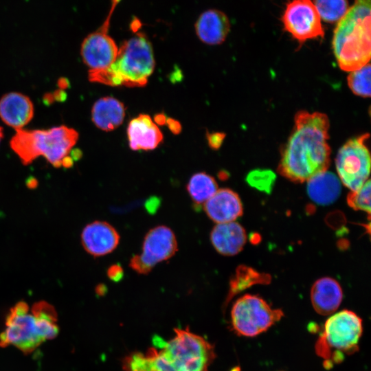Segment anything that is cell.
Returning a JSON list of instances; mask_svg holds the SVG:
<instances>
[{
    "label": "cell",
    "mask_w": 371,
    "mask_h": 371,
    "mask_svg": "<svg viewBox=\"0 0 371 371\" xmlns=\"http://www.w3.org/2000/svg\"><path fill=\"white\" fill-rule=\"evenodd\" d=\"M329 122L321 113L298 112L293 131L282 150L279 172L295 182H304L327 170L330 149Z\"/></svg>",
    "instance_id": "cell-1"
},
{
    "label": "cell",
    "mask_w": 371,
    "mask_h": 371,
    "mask_svg": "<svg viewBox=\"0 0 371 371\" xmlns=\"http://www.w3.org/2000/svg\"><path fill=\"white\" fill-rule=\"evenodd\" d=\"M370 0H355L335 29L333 49L342 70L352 71L370 62Z\"/></svg>",
    "instance_id": "cell-2"
},
{
    "label": "cell",
    "mask_w": 371,
    "mask_h": 371,
    "mask_svg": "<svg viewBox=\"0 0 371 371\" xmlns=\"http://www.w3.org/2000/svg\"><path fill=\"white\" fill-rule=\"evenodd\" d=\"M175 332L162 349L144 355L145 371H208L216 357L214 346L188 328Z\"/></svg>",
    "instance_id": "cell-3"
},
{
    "label": "cell",
    "mask_w": 371,
    "mask_h": 371,
    "mask_svg": "<svg viewBox=\"0 0 371 371\" xmlns=\"http://www.w3.org/2000/svg\"><path fill=\"white\" fill-rule=\"evenodd\" d=\"M150 42L142 32L124 41L115 61L107 68L89 70L91 82L111 86L143 87L155 69Z\"/></svg>",
    "instance_id": "cell-4"
},
{
    "label": "cell",
    "mask_w": 371,
    "mask_h": 371,
    "mask_svg": "<svg viewBox=\"0 0 371 371\" xmlns=\"http://www.w3.org/2000/svg\"><path fill=\"white\" fill-rule=\"evenodd\" d=\"M78 139V132L66 126L47 130L21 128L16 130L10 145L25 165L42 156L55 168H60Z\"/></svg>",
    "instance_id": "cell-5"
},
{
    "label": "cell",
    "mask_w": 371,
    "mask_h": 371,
    "mask_svg": "<svg viewBox=\"0 0 371 371\" xmlns=\"http://www.w3.org/2000/svg\"><path fill=\"white\" fill-rule=\"evenodd\" d=\"M363 333L362 319L354 312L343 310L330 316L315 344V351L326 366L330 362L339 363L344 355L359 350Z\"/></svg>",
    "instance_id": "cell-6"
},
{
    "label": "cell",
    "mask_w": 371,
    "mask_h": 371,
    "mask_svg": "<svg viewBox=\"0 0 371 371\" xmlns=\"http://www.w3.org/2000/svg\"><path fill=\"white\" fill-rule=\"evenodd\" d=\"M280 309L273 308L262 298L244 295L234 304L231 322L234 331L240 336L252 337L267 330L283 316Z\"/></svg>",
    "instance_id": "cell-7"
},
{
    "label": "cell",
    "mask_w": 371,
    "mask_h": 371,
    "mask_svg": "<svg viewBox=\"0 0 371 371\" xmlns=\"http://www.w3.org/2000/svg\"><path fill=\"white\" fill-rule=\"evenodd\" d=\"M45 341L37 317L28 304L24 302L15 304L10 310L5 328L0 334V346L12 345L29 354Z\"/></svg>",
    "instance_id": "cell-8"
},
{
    "label": "cell",
    "mask_w": 371,
    "mask_h": 371,
    "mask_svg": "<svg viewBox=\"0 0 371 371\" xmlns=\"http://www.w3.org/2000/svg\"><path fill=\"white\" fill-rule=\"evenodd\" d=\"M368 137L367 133L348 140L336 157L339 180L351 191L359 189L369 179L370 155L366 144Z\"/></svg>",
    "instance_id": "cell-9"
},
{
    "label": "cell",
    "mask_w": 371,
    "mask_h": 371,
    "mask_svg": "<svg viewBox=\"0 0 371 371\" xmlns=\"http://www.w3.org/2000/svg\"><path fill=\"white\" fill-rule=\"evenodd\" d=\"M282 21L284 30L302 43L324 37L320 16L311 0H292L286 7Z\"/></svg>",
    "instance_id": "cell-10"
},
{
    "label": "cell",
    "mask_w": 371,
    "mask_h": 371,
    "mask_svg": "<svg viewBox=\"0 0 371 371\" xmlns=\"http://www.w3.org/2000/svg\"><path fill=\"white\" fill-rule=\"evenodd\" d=\"M112 12L110 11L102 25L89 34L82 43L80 54L89 70L106 69L116 59L118 48L114 40L108 34Z\"/></svg>",
    "instance_id": "cell-11"
},
{
    "label": "cell",
    "mask_w": 371,
    "mask_h": 371,
    "mask_svg": "<svg viewBox=\"0 0 371 371\" xmlns=\"http://www.w3.org/2000/svg\"><path fill=\"white\" fill-rule=\"evenodd\" d=\"M177 251V242L172 230L164 225L157 226L145 236L142 252L138 256L147 270L172 257Z\"/></svg>",
    "instance_id": "cell-12"
},
{
    "label": "cell",
    "mask_w": 371,
    "mask_h": 371,
    "mask_svg": "<svg viewBox=\"0 0 371 371\" xmlns=\"http://www.w3.org/2000/svg\"><path fill=\"white\" fill-rule=\"evenodd\" d=\"M120 235L109 223L94 221L87 225L81 234V243L87 252L98 257L112 252L118 245Z\"/></svg>",
    "instance_id": "cell-13"
},
{
    "label": "cell",
    "mask_w": 371,
    "mask_h": 371,
    "mask_svg": "<svg viewBox=\"0 0 371 371\" xmlns=\"http://www.w3.org/2000/svg\"><path fill=\"white\" fill-rule=\"evenodd\" d=\"M207 216L216 223L234 221L243 214V205L238 195L228 188L218 190L204 203Z\"/></svg>",
    "instance_id": "cell-14"
},
{
    "label": "cell",
    "mask_w": 371,
    "mask_h": 371,
    "mask_svg": "<svg viewBox=\"0 0 371 371\" xmlns=\"http://www.w3.org/2000/svg\"><path fill=\"white\" fill-rule=\"evenodd\" d=\"M34 116V105L26 95L17 92H10L0 100V117L7 125L21 129Z\"/></svg>",
    "instance_id": "cell-15"
},
{
    "label": "cell",
    "mask_w": 371,
    "mask_h": 371,
    "mask_svg": "<svg viewBox=\"0 0 371 371\" xmlns=\"http://www.w3.org/2000/svg\"><path fill=\"white\" fill-rule=\"evenodd\" d=\"M130 148L133 150H149L156 148L163 140V134L146 114L131 120L127 128Z\"/></svg>",
    "instance_id": "cell-16"
},
{
    "label": "cell",
    "mask_w": 371,
    "mask_h": 371,
    "mask_svg": "<svg viewBox=\"0 0 371 371\" xmlns=\"http://www.w3.org/2000/svg\"><path fill=\"white\" fill-rule=\"evenodd\" d=\"M230 30L228 17L223 12L212 9L203 12L195 23L199 38L208 45H218L226 38Z\"/></svg>",
    "instance_id": "cell-17"
},
{
    "label": "cell",
    "mask_w": 371,
    "mask_h": 371,
    "mask_svg": "<svg viewBox=\"0 0 371 371\" xmlns=\"http://www.w3.org/2000/svg\"><path fill=\"white\" fill-rule=\"evenodd\" d=\"M210 240L219 254L234 256L243 249L247 240V235L242 225L232 221L217 223L211 232Z\"/></svg>",
    "instance_id": "cell-18"
},
{
    "label": "cell",
    "mask_w": 371,
    "mask_h": 371,
    "mask_svg": "<svg viewBox=\"0 0 371 371\" xmlns=\"http://www.w3.org/2000/svg\"><path fill=\"white\" fill-rule=\"evenodd\" d=\"M343 298L341 286L333 278L325 277L317 280L311 291V300L315 311L328 315L339 306Z\"/></svg>",
    "instance_id": "cell-19"
},
{
    "label": "cell",
    "mask_w": 371,
    "mask_h": 371,
    "mask_svg": "<svg viewBox=\"0 0 371 371\" xmlns=\"http://www.w3.org/2000/svg\"><path fill=\"white\" fill-rule=\"evenodd\" d=\"M307 194L309 198L320 205L335 202L341 193V181L333 172H319L307 180Z\"/></svg>",
    "instance_id": "cell-20"
},
{
    "label": "cell",
    "mask_w": 371,
    "mask_h": 371,
    "mask_svg": "<svg viewBox=\"0 0 371 371\" xmlns=\"http://www.w3.org/2000/svg\"><path fill=\"white\" fill-rule=\"evenodd\" d=\"M125 106L113 97H104L97 100L91 109V120L100 129L111 131L122 123Z\"/></svg>",
    "instance_id": "cell-21"
},
{
    "label": "cell",
    "mask_w": 371,
    "mask_h": 371,
    "mask_svg": "<svg viewBox=\"0 0 371 371\" xmlns=\"http://www.w3.org/2000/svg\"><path fill=\"white\" fill-rule=\"evenodd\" d=\"M186 188L196 205L204 204L218 190V185L214 178L205 172L193 175Z\"/></svg>",
    "instance_id": "cell-22"
},
{
    "label": "cell",
    "mask_w": 371,
    "mask_h": 371,
    "mask_svg": "<svg viewBox=\"0 0 371 371\" xmlns=\"http://www.w3.org/2000/svg\"><path fill=\"white\" fill-rule=\"evenodd\" d=\"M270 280L267 274L260 273L251 268L239 267L229 284V291L226 302L237 293L256 284H266Z\"/></svg>",
    "instance_id": "cell-23"
},
{
    "label": "cell",
    "mask_w": 371,
    "mask_h": 371,
    "mask_svg": "<svg viewBox=\"0 0 371 371\" xmlns=\"http://www.w3.org/2000/svg\"><path fill=\"white\" fill-rule=\"evenodd\" d=\"M313 4L320 16L325 22L339 21L347 12V0H313Z\"/></svg>",
    "instance_id": "cell-24"
},
{
    "label": "cell",
    "mask_w": 371,
    "mask_h": 371,
    "mask_svg": "<svg viewBox=\"0 0 371 371\" xmlns=\"http://www.w3.org/2000/svg\"><path fill=\"white\" fill-rule=\"evenodd\" d=\"M370 63L350 71L348 83L352 92L361 97L370 96Z\"/></svg>",
    "instance_id": "cell-25"
},
{
    "label": "cell",
    "mask_w": 371,
    "mask_h": 371,
    "mask_svg": "<svg viewBox=\"0 0 371 371\" xmlns=\"http://www.w3.org/2000/svg\"><path fill=\"white\" fill-rule=\"evenodd\" d=\"M276 175L267 169H256L251 171L246 177L247 183L261 192L270 194L272 191Z\"/></svg>",
    "instance_id": "cell-26"
},
{
    "label": "cell",
    "mask_w": 371,
    "mask_h": 371,
    "mask_svg": "<svg viewBox=\"0 0 371 371\" xmlns=\"http://www.w3.org/2000/svg\"><path fill=\"white\" fill-rule=\"evenodd\" d=\"M370 181L368 179L359 189L351 191L347 198L350 207L355 210L370 212Z\"/></svg>",
    "instance_id": "cell-27"
},
{
    "label": "cell",
    "mask_w": 371,
    "mask_h": 371,
    "mask_svg": "<svg viewBox=\"0 0 371 371\" xmlns=\"http://www.w3.org/2000/svg\"><path fill=\"white\" fill-rule=\"evenodd\" d=\"M107 276L115 282H120L124 276V270L120 265L114 264L107 269Z\"/></svg>",
    "instance_id": "cell-28"
},
{
    "label": "cell",
    "mask_w": 371,
    "mask_h": 371,
    "mask_svg": "<svg viewBox=\"0 0 371 371\" xmlns=\"http://www.w3.org/2000/svg\"><path fill=\"white\" fill-rule=\"evenodd\" d=\"M225 137V134L222 133H207V139L209 146L214 150L219 148Z\"/></svg>",
    "instance_id": "cell-29"
},
{
    "label": "cell",
    "mask_w": 371,
    "mask_h": 371,
    "mask_svg": "<svg viewBox=\"0 0 371 371\" xmlns=\"http://www.w3.org/2000/svg\"><path fill=\"white\" fill-rule=\"evenodd\" d=\"M159 200L157 197H150L146 203V208L150 214L154 213L159 206Z\"/></svg>",
    "instance_id": "cell-30"
},
{
    "label": "cell",
    "mask_w": 371,
    "mask_h": 371,
    "mask_svg": "<svg viewBox=\"0 0 371 371\" xmlns=\"http://www.w3.org/2000/svg\"><path fill=\"white\" fill-rule=\"evenodd\" d=\"M166 124L174 134H179L181 131V126L179 122L172 118H167Z\"/></svg>",
    "instance_id": "cell-31"
},
{
    "label": "cell",
    "mask_w": 371,
    "mask_h": 371,
    "mask_svg": "<svg viewBox=\"0 0 371 371\" xmlns=\"http://www.w3.org/2000/svg\"><path fill=\"white\" fill-rule=\"evenodd\" d=\"M54 101L63 102L66 98L67 94L63 89L56 90L54 93H52Z\"/></svg>",
    "instance_id": "cell-32"
},
{
    "label": "cell",
    "mask_w": 371,
    "mask_h": 371,
    "mask_svg": "<svg viewBox=\"0 0 371 371\" xmlns=\"http://www.w3.org/2000/svg\"><path fill=\"white\" fill-rule=\"evenodd\" d=\"M167 117L162 113L155 115V122L157 124L164 125L166 124Z\"/></svg>",
    "instance_id": "cell-33"
},
{
    "label": "cell",
    "mask_w": 371,
    "mask_h": 371,
    "mask_svg": "<svg viewBox=\"0 0 371 371\" xmlns=\"http://www.w3.org/2000/svg\"><path fill=\"white\" fill-rule=\"evenodd\" d=\"M69 82L67 79L61 78L58 80V85L60 89H65L69 87Z\"/></svg>",
    "instance_id": "cell-34"
},
{
    "label": "cell",
    "mask_w": 371,
    "mask_h": 371,
    "mask_svg": "<svg viewBox=\"0 0 371 371\" xmlns=\"http://www.w3.org/2000/svg\"><path fill=\"white\" fill-rule=\"evenodd\" d=\"M70 152V157L73 159L74 161L78 160L82 157V151L79 149H74Z\"/></svg>",
    "instance_id": "cell-35"
},
{
    "label": "cell",
    "mask_w": 371,
    "mask_h": 371,
    "mask_svg": "<svg viewBox=\"0 0 371 371\" xmlns=\"http://www.w3.org/2000/svg\"><path fill=\"white\" fill-rule=\"evenodd\" d=\"M43 101L47 104H51L53 103L54 99L52 93H47L43 96Z\"/></svg>",
    "instance_id": "cell-36"
},
{
    "label": "cell",
    "mask_w": 371,
    "mask_h": 371,
    "mask_svg": "<svg viewBox=\"0 0 371 371\" xmlns=\"http://www.w3.org/2000/svg\"><path fill=\"white\" fill-rule=\"evenodd\" d=\"M3 137V131L2 127L0 126V142Z\"/></svg>",
    "instance_id": "cell-37"
},
{
    "label": "cell",
    "mask_w": 371,
    "mask_h": 371,
    "mask_svg": "<svg viewBox=\"0 0 371 371\" xmlns=\"http://www.w3.org/2000/svg\"><path fill=\"white\" fill-rule=\"evenodd\" d=\"M1 216V212H0V216Z\"/></svg>",
    "instance_id": "cell-38"
}]
</instances>
